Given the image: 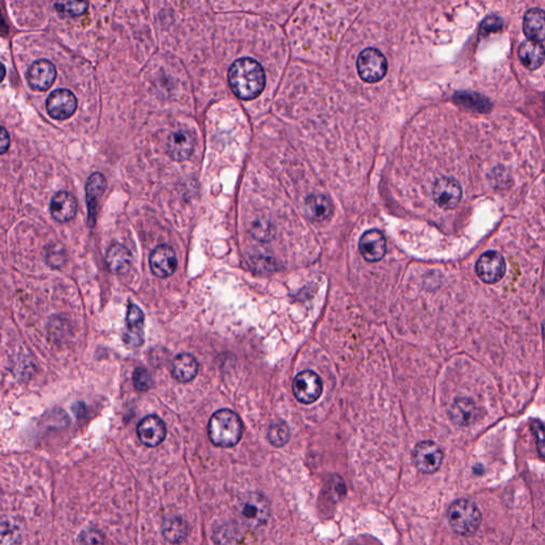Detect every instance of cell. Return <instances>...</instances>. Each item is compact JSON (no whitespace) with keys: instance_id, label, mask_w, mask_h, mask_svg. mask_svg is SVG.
I'll list each match as a JSON object with an SVG mask.
<instances>
[{"instance_id":"cell-1","label":"cell","mask_w":545,"mask_h":545,"mask_svg":"<svg viewBox=\"0 0 545 545\" xmlns=\"http://www.w3.org/2000/svg\"><path fill=\"white\" fill-rule=\"evenodd\" d=\"M232 92L243 101L257 98L265 86V73L260 63L251 58L234 62L228 73Z\"/></svg>"},{"instance_id":"cell-2","label":"cell","mask_w":545,"mask_h":545,"mask_svg":"<svg viewBox=\"0 0 545 545\" xmlns=\"http://www.w3.org/2000/svg\"><path fill=\"white\" fill-rule=\"evenodd\" d=\"M243 423L240 417L229 409H221L213 413L208 424V436L217 447H232L240 442Z\"/></svg>"},{"instance_id":"cell-3","label":"cell","mask_w":545,"mask_h":545,"mask_svg":"<svg viewBox=\"0 0 545 545\" xmlns=\"http://www.w3.org/2000/svg\"><path fill=\"white\" fill-rule=\"evenodd\" d=\"M447 520L454 532L462 536H471L478 530L481 523V511L468 500H458L447 511Z\"/></svg>"},{"instance_id":"cell-4","label":"cell","mask_w":545,"mask_h":545,"mask_svg":"<svg viewBox=\"0 0 545 545\" xmlns=\"http://www.w3.org/2000/svg\"><path fill=\"white\" fill-rule=\"evenodd\" d=\"M357 69L363 81L376 84L386 76L388 63L386 57L379 50L367 48L359 54Z\"/></svg>"},{"instance_id":"cell-5","label":"cell","mask_w":545,"mask_h":545,"mask_svg":"<svg viewBox=\"0 0 545 545\" xmlns=\"http://www.w3.org/2000/svg\"><path fill=\"white\" fill-rule=\"evenodd\" d=\"M270 513V503L262 494H247L240 503L241 517L249 527L258 528L265 525Z\"/></svg>"},{"instance_id":"cell-6","label":"cell","mask_w":545,"mask_h":545,"mask_svg":"<svg viewBox=\"0 0 545 545\" xmlns=\"http://www.w3.org/2000/svg\"><path fill=\"white\" fill-rule=\"evenodd\" d=\"M323 392V382L320 376L314 371H304L297 374L293 380V393L297 401L311 403L320 398Z\"/></svg>"},{"instance_id":"cell-7","label":"cell","mask_w":545,"mask_h":545,"mask_svg":"<svg viewBox=\"0 0 545 545\" xmlns=\"http://www.w3.org/2000/svg\"><path fill=\"white\" fill-rule=\"evenodd\" d=\"M413 458L420 472L424 474H434L442 464L443 453L436 443L432 441H423L415 447Z\"/></svg>"},{"instance_id":"cell-8","label":"cell","mask_w":545,"mask_h":545,"mask_svg":"<svg viewBox=\"0 0 545 545\" xmlns=\"http://www.w3.org/2000/svg\"><path fill=\"white\" fill-rule=\"evenodd\" d=\"M476 272L478 277L486 284H496L504 277L506 263L504 258L498 251H487L477 260Z\"/></svg>"},{"instance_id":"cell-9","label":"cell","mask_w":545,"mask_h":545,"mask_svg":"<svg viewBox=\"0 0 545 545\" xmlns=\"http://www.w3.org/2000/svg\"><path fill=\"white\" fill-rule=\"evenodd\" d=\"M46 109L54 120H67L77 109V98L71 91L59 88L48 96Z\"/></svg>"},{"instance_id":"cell-10","label":"cell","mask_w":545,"mask_h":545,"mask_svg":"<svg viewBox=\"0 0 545 545\" xmlns=\"http://www.w3.org/2000/svg\"><path fill=\"white\" fill-rule=\"evenodd\" d=\"M432 197L440 208L444 210L454 209L461 200V185L456 179L442 177L435 183Z\"/></svg>"},{"instance_id":"cell-11","label":"cell","mask_w":545,"mask_h":545,"mask_svg":"<svg viewBox=\"0 0 545 545\" xmlns=\"http://www.w3.org/2000/svg\"><path fill=\"white\" fill-rule=\"evenodd\" d=\"M145 316L140 307L130 303L126 314L124 340L131 348H139L144 342Z\"/></svg>"},{"instance_id":"cell-12","label":"cell","mask_w":545,"mask_h":545,"mask_svg":"<svg viewBox=\"0 0 545 545\" xmlns=\"http://www.w3.org/2000/svg\"><path fill=\"white\" fill-rule=\"evenodd\" d=\"M137 432L143 444L156 447L166 439V426L158 415H147L139 423Z\"/></svg>"},{"instance_id":"cell-13","label":"cell","mask_w":545,"mask_h":545,"mask_svg":"<svg viewBox=\"0 0 545 545\" xmlns=\"http://www.w3.org/2000/svg\"><path fill=\"white\" fill-rule=\"evenodd\" d=\"M149 265L157 277H170L177 268L176 253L168 245H160L151 253Z\"/></svg>"},{"instance_id":"cell-14","label":"cell","mask_w":545,"mask_h":545,"mask_svg":"<svg viewBox=\"0 0 545 545\" xmlns=\"http://www.w3.org/2000/svg\"><path fill=\"white\" fill-rule=\"evenodd\" d=\"M26 77L33 90L46 91L54 84L57 69L50 61L38 60L29 67Z\"/></svg>"},{"instance_id":"cell-15","label":"cell","mask_w":545,"mask_h":545,"mask_svg":"<svg viewBox=\"0 0 545 545\" xmlns=\"http://www.w3.org/2000/svg\"><path fill=\"white\" fill-rule=\"evenodd\" d=\"M195 147V138L187 129H179L170 135L168 153L175 161H185L191 157Z\"/></svg>"},{"instance_id":"cell-16","label":"cell","mask_w":545,"mask_h":545,"mask_svg":"<svg viewBox=\"0 0 545 545\" xmlns=\"http://www.w3.org/2000/svg\"><path fill=\"white\" fill-rule=\"evenodd\" d=\"M359 249H360L361 255L367 261H379L386 255V238L379 230H367L359 240Z\"/></svg>"},{"instance_id":"cell-17","label":"cell","mask_w":545,"mask_h":545,"mask_svg":"<svg viewBox=\"0 0 545 545\" xmlns=\"http://www.w3.org/2000/svg\"><path fill=\"white\" fill-rule=\"evenodd\" d=\"M107 188V181H105L103 175L101 173H94L91 175L90 178L86 181V204L88 209V223L90 225H94L96 219L97 211H98V205L101 198L105 193Z\"/></svg>"},{"instance_id":"cell-18","label":"cell","mask_w":545,"mask_h":545,"mask_svg":"<svg viewBox=\"0 0 545 545\" xmlns=\"http://www.w3.org/2000/svg\"><path fill=\"white\" fill-rule=\"evenodd\" d=\"M50 213L57 222L71 221L77 213V202L69 192L61 191L54 194L50 200Z\"/></svg>"},{"instance_id":"cell-19","label":"cell","mask_w":545,"mask_h":545,"mask_svg":"<svg viewBox=\"0 0 545 545\" xmlns=\"http://www.w3.org/2000/svg\"><path fill=\"white\" fill-rule=\"evenodd\" d=\"M105 263L110 272L115 275H124L130 270L132 264V256L124 245L114 244L108 249L105 255Z\"/></svg>"},{"instance_id":"cell-20","label":"cell","mask_w":545,"mask_h":545,"mask_svg":"<svg viewBox=\"0 0 545 545\" xmlns=\"http://www.w3.org/2000/svg\"><path fill=\"white\" fill-rule=\"evenodd\" d=\"M198 362L195 357L187 352L175 357L172 362V375L177 382L187 384L197 376Z\"/></svg>"},{"instance_id":"cell-21","label":"cell","mask_w":545,"mask_h":545,"mask_svg":"<svg viewBox=\"0 0 545 545\" xmlns=\"http://www.w3.org/2000/svg\"><path fill=\"white\" fill-rule=\"evenodd\" d=\"M523 31L529 41L540 42L545 40V12L541 9L528 10L524 16Z\"/></svg>"},{"instance_id":"cell-22","label":"cell","mask_w":545,"mask_h":545,"mask_svg":"<svg viewBox=\"0 0 545 545\" xmlns=\"http://www.w3.org/2000/svg\"><path fill=\"white\" fill-rule=\"evenodd\" d=\"M519 58L526 69L534 71L544 63L545 48L539 42L528 40L520 46Z\"/></svg>"},{"instance_id":"cell-23","label":"cell","mask_w":545,"mask_h":545,"mask_svg":"<svg viewBox=\"0 0 545 545\" xmlns=\"http://www.w3.org/2000/svg\"><path fill=\"white\" fill-rule=\"evenodd\" d=\"M305 211L310 219L316 222L325 221L333 212L331 200L323 194H312L308 196L305 202Z\"/></svg>"},{"instance_id":"cell-24","label":"cell","mask_w":545,"mask_h":545,"mask_svg":"<svg viewBox=\"0 0 545 545\" xmlns=\"http://www.w3.org/2000/svg\"><path fill=\"white\" fill-rule=\"evenodd\" d=\"M452 421L459 426H469L476 419V407L469 398H457L449 409Z\"/></svg>"},{"instance_id":"cell-25","label":"cell","mask_w":545,"mask_h":545,"mask_svg":"<svg viewBox=\"0 0 545 545\" xmlns=\"http://www.w3.org/2000/svg\"><path fill=\"white\" fill-rule=\"evenodd\" d=\"M455 101L459 105L478 112H489L491 103L487 97L474 92H459L456 94Z\"/></svg>"},{"instance_id":"cell-26","label":"cell","mask_w":545,"mask_h":545,"mask_svg":"<svg viewBox=\"0 0 545 545\" xmlns=\"http://www.w3.org/2000/svg\"><path fill=\"white\" fill-rule=\"evenodd\" d=\"M162 532L164 538L170 542H181L188 534L187 524L180 517H170L164 522Z\"/></svg>"},{"instance_id":"cell-27","label":"cell","mask_w":545,"mask_h":545,"mask_svg":"<svg viewBox=\"0 0 545 545\" xmlns=\"http://www.w3.org/2000/svg\"><path fill=\"white\" fill-rule=\"evenodd\" d=\"M88 7V0H54L57 12L67 18L82 16Z\"/></svg>"},{"instance_id":"cell-28","label":"cell","mask_w":545,"mask_h":545,"mask_svg":"<svg viewBox=\"0 0 545 545\" xmlns=\"http://www.w3.org/2000/svg\"><path fill=\"white\" fill-rule=\"evenodd\" d=\"M268 439L270 444L276 447H284L290 439V430L285 422L278 421L270 426Z\"/></svg>"},{"instance_id":"cell-29","label":"cell","mask_w":545,"mask_h":545,"mask_svg":"<svg viewBox=\"0 0 545 545\" xmlns=\"http://www.w3.org/2000/svg\"><path fill=\"white\" fill-rule=\"evenodd\" d=\"M133 384L134 388L141 392L149 390L153 386V378L151 373L144 367H137L133 372Z\"/></svg>"},{"instance_id":"cell-30","label":"cell","mask_w":545,"mask_h":545,"mask_svg":"<svg viewBox=\"0 0 545 545\" xmlns=\"http://www.w3.org/2000/svg\"><path fill=\"white\" fill-rule=\"evenodd\" d=\"M503 29V21L502 18H498V16H489L483 20L481 23V37H488L491 33H498V31Z\"/></svg>"},{"instance_id":"cell-31","label":"cell","mask_w":545,"mask_h":545,"mask_svg":"<svg viewBox=\"0 0 545 545\" xmlns=\"http://www.w3.org/2000/svg\"><path fill=\"white\" fill-rule=\"evenodd\" d=\"M532 430L537 439V447L541 457L545 458V428L540 421L532 423Z\"/></svg>"},{"instance_id":"cell-32","label":"cell","mask_w":545,"mask_h":545,"mask_svg":"<svg viewBox=\"0 0 545 545\" xmlns=\"http://www.w3.org/2000/svg\"><path fill=\"white\" fill-rule=\"evenodd\" d=\"M0 140H1V144H0V147H1V154H5L10 147V137L5 128L1 129V137H0Z\"/></svg>"},{"instance_id":"cell-33","label":"cell","mask_w":545,"mask_h":545,"mask_svg":"<svg viewBox=\"0 0 545 545\" xmlns=\"http://www.w3.org/2000/svg\"><path fill=\"white\" fill-rule=\"evenodd\" d=\"M543 337H544L545 339V321L544 323H543Z\"/></svg>"}]
</instances>
